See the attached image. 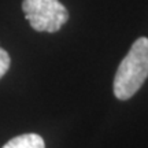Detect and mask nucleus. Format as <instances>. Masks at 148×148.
I'll list each match as a JSON object with an SVG mask.
<instances>
[{
  "label": "nucleus",
  "mask_w": 148,
  "mask_h": 148,
  "mask_svg": "<svg viewBox=\"0 0 148 148\" xmlns=\"http://www.w3.org/2000/svg\"><path fill=\"white\" fill-rule=\"evenodd\" d=\"M148 77V38L138 37L122 59L114 77V95L127 100L137 92Z\"/></svg>",
  "instance_id": "nucleus-1"
},
{
  "label": "nucleus",
  "mask_w": 148,
  "mask_h": 148,
  "mask_svg": "<svg viewBox=\"0 0 148 148\" xmlns=\"http://www.w3.org/2000/svg\"><path fill=\"white\" fill-rule=\"evenodd\" d=\"M22 11L36 32L55 33L69 21V11L59 0H23Z\"/></svg>",
  "instance_id": "nucleus-2"
},
{
  "label": "nucleus",
  "mask_w": 148,
  "mask_h": 148,
  "mask_svg": "<svg viewBox=\"0 0 148 148\" xmlns=\"http://www.w3.org/2000/svg\"><path fill=\"white\" fill-rule=\"evenodd\" d=\"M3 148H45V143L41 136L36 133H26L11 138L3 145Z\"/></svg>",
  "instance_id": "nucleus-3"
},
{
  "label": "nucleus",
  "mask_w": 148,
  "mask_h": 148,
  "mask_svg": "<svg viewBox=\"0 0 148 148\" xmlns=\"http://www.w3.org/2000/svg\"><path fill=\"white\" fill-rule=\"evenodd\" d=\"M10 64H11V59H10L8 52L0 47V78L8 71Z\"/></svg>",
  "instance_id": "nucleus-4"
}]
</instances>
